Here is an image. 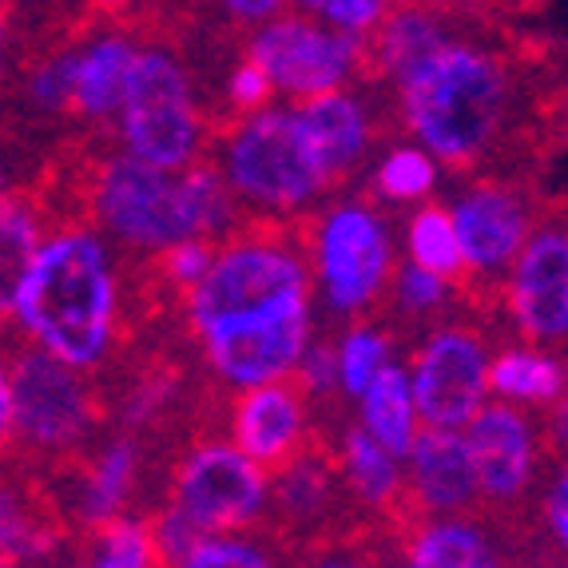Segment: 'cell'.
I'll use <instances>...</instances> for the list:
<instances>
[{"label":"cell","mask_w":568,"mask_h":568,"mask_svg":"<svg viewBox=\"0 0 568 568\" xmlns=\"http://www.w3.org/2000/svg\"><path fill=\"white\" fill-rule=\"evenodd\" d=\"M12 311L24 334L60 362L100 366L115 326V278L104 243L84 231L40 243L12 291Z\"/></svg>","instance_id":"6da1fadb"},{"label":"cell","mask_w":568,"mask_h":568,"mask_svg":"<svg viewBox=\"0 0 568 568\" xmlns=\"http://www.w3.org/2000/svg\"><path fill=\"white\" fill-rule=\"evenodd\" d=\"M92 203L120 243L143 251L215 235L231 223L227 180L211 168H155L132 152L100 168Z\"/></svg>","instance_id":"7a4b0ae2"},{"label":"cell","mask_w":568,"mask_h":568,"mask_svg":"<svg viewBox=\"0 0 568 568\" xmlns=\"http://www.w3.org/2000/svg\"><path fill=\"white\" fill-rule=\"evenodd\" d=\"M402 84L406 123L429 155L465 163L481 155L505 112L501 64L469 44H442L417 60Z\"/></svg>","instance_id":"3957f363"},{"label":"cell","mask_w":568,"mask_h":568,"mask_svg":"<svg viewBox=\"0 0 568 568\" xmlns=\"http://www.w3.org/2000/svg\"><path fill=\"white\" fill-rule=\"evenodd\" d=\"M223 180L243 200L278 211L303 207L331 183L298 115L271 108H255V115L227 135Z\"/></svg>","instance_id":"277c9868"},{"label":"cell","mask_w":568,"mask_h":568,"mask_svg":"<svg viewBox=\"0 0 568 568\" xmlns=\"http://www.w3.org/2000/svg\"><path fill=\"white\" fill-rule=\"evenodd\" d=\"M120 128L128 152L155 168H187L200 152V115L191 84L168 52H135L128 92L120 104Z\"/></svg>","instance_id":"5b68a950"},{"label":"cell","mask_w":568,"mask_h":568,"mask_svg":"<svg viewBox=\"0 0 568 568\" xmlns=\"http://www.w3.org/2000/svg\"><path fill=\"white\" fill-rule=\"evenodd\" d=\"M311 275L298 255L278 243H235L223 255H211L203 278L191 286V323L207 331L227 318L275 311L294 298H306Z\"/></svg>","instance_id":"8992f818"},{"label":"cell","mask_w":568,"mask_h":568,"mask_svg":"<svg viewBox=\"0 0 568 568\" xmlns=\"http://www.w3.org/2000/svg\"><path fill=\"white\" fill-rule=\"evenodd\" d=\"M12 386V442L44 454H64L80 446L92 429V394L77 366L60 362L57 354L17 351L9 362Z\"/></svg>","instance_id":"52a82bcc"},{"label":"cell","mask_w":568,"mask_h":568,"mask_svg":"<svg viewBox=\"0 0 568 568\" xmlns=\"http://www.w3.org/2000/svg\"><path fill=\"white\" fill-rule=\"evenodd\" d=\"M207 342L211 366L219 378L231 386H263V382H283L291 369H298V358L311 338V306L306 298H294L275 311L243 314L227 318L207 331H200Z\"/></svg>","instance_id":"ba28073f"},{"label":"cell","mask_w":568,"mask_h":568,"mask_svg":"<svg viewBox=\"0 0 568 568\" xmlns=\"http://www.w3.org/2000/svg\"><path fill=\"white\" fill-rule=\"evenodd\" d=\"M246 60H255L278 92L306 100V95L346 84V77L358 64V44H354V32H342L334 24L283 17L251 37Z\"/></svg>","instance_id":"9c48e42d"},{"label":"cell","mask_w":568,"mask_h":568,"mask_svg":"<svg viewBox=\"0 0 568 568\" xmlns=\"http://www.w3.org/2000/svg\"><path fill=\"white\" fill-rule=\"evenodd\" d=\"M266 505V474L239 446L211 442L183 462L175 481V509L203 532H235L255 521Z\"/></svg>","instance_id":"30bf717a"},{"label":"cell","mask_w":568,"mask_h":568,"mask_svg":"<svg viewBox=\"0 0 568 568\" xmlns=\"http://www.w3.org/2000/svg\"><path fill=\"white\" fill-rule=\"evenodd\" d=\"M386 223L366 207H338L318 227V283L331 311L354 314L378 298L389 278Z\"/></svg>","instance_id":"8fae6325"},{"label":"cell","mask_w":568,"mask_h":568,"mask_svg":"<svg viewBox=\"0 0 568 568\" xmlns=\"http://www.w3.org/2000/svg\"><path fill=\"white\" fill-rule=\"evenodd\" d=\"M409 386H414L417 417L426 426L465 429V422L485 406L489 394V354L474 334H437L417 354Z\"/></svg>","instance_id":"7c38bea8"},{"label":"cell","mask_w":568,"mask_h":568,"mask_svg":"<svg viewBox=\"0 0 568 568\" xmlns=\"http://www.w3.org/2000/svg\"><path fill=\"white\" fill-rule=\"evenodd\" d=\"M509 306L525 338H532V342L568 338V235L565 231H540V235L525 239L521 255L513 258Z\"/></svg>","instance_id":"4fadbf2b"},{"label":"cell","mask_w":568,"mask_h":568,"mask_svg":"<svg viewBox=\"0 0 568 568\" xmlns=\"http://www.w3.org/2000/svg\"><path fill=\"white\" fill-rule=\"evenodd\" d=\"M465 446L474 457L477 493L493 501H513L529 485L532 469V429L521 409L505 406H481L465 422Z\"/></svg>","instance_id":"5bb4252c"},{"label":"cell","mask_w":568,"mask_h":568,"mask_svg":"<svg viewBox=\"0 0 568 568\" xmlns=\"http://www.w3.org/2000/svg\"><path fill=\"white\" fill-rule=\"evenodd\" d=\"M449 219H454L465 266L485 271V275L509 266L529 239V215H525L521 200L501 187H477L462 195Z\"/></svg>","instance_id":"9a60e30c"},{"label":"cell","mask_w":568,"mask_h":568,"mask_svg":"<svg viewBox=\"0 0 568 568\" xmlns=\"http://www.w3.org/2000/svg\"><path fill=\"white\" fill-rule=\"evenodd\" d=\"M303 398L283 382L246 386L235 406V446L258 465H283L303 442Z\"/></svg>","instance_id":"2e32d148"},{"label":"cell","mask_w":568,"mask_h":568,"mask_svg":"<svg viewBox=\"0 0 568 568\" xmlns=\"http://www.w3.org/2000/svg\"><path fill=\"white\" fill-rule=\"evenodd\" d=\"M409 481L422 505L437 513L462 509L477 497V474L474 457L465 446L462 429L426 426L417 429L414 446H409Z\"/></svg>","instance_id":"e0dca14e"},{"label":"cell","mask_w":568,"mask_h":568,"mask_svg":"<svg viewBox=\"0 0 568 568\" xmlns=\"http://www.w3.org/2000/svg\"><path fill=\"white\" fill-rule=\"evenodd\" d=\"M294 115L303 123V132L311 140L318 163H323L326 180L346 175L362 160V152H366L369 143V123L354 95H346L342 88L306 95V104Z\"/></svg>","instance_id":"ac0fdd59"},{"label":"cell","mask_w":568,"mask_h":568,"mask_svg":"<svg viewBox=\"0 0 568 568\" xmlns=\"http://www.w3.org/2000/svg\"><path fill=\"white\" fill-rule=\"evenodd\" d=\"M135 64V48L123 37H100L92 48L77 52V72H72V112L104 120L120 112L128 77Z\"/></svg>","instance_id":"d6986e66"},{"label":"cell","mask_w":568,"mask_h":568,"mask_svg":"<svg viewBox=\"0 0 568 568\" xmlns=\"http://www.w3.org/2000/svg\"><path fill=\"white\" fill-rule=\"evenodd\" d=\"M362 417H366V429L378 437L389 454L406 457L409 446L417 437V402L414 386H409V374L394 362L382 366V374L362 389Z\"/></svg>","instance_id":"ffe728a7"},{"label":"cell","mask_w":568,"mask_h":568,"mask_svg":"<svg viewBox=\"0 0 568 568\" xmlns=\"http://www.w3.org/2000/svg\"><path fill=\"white\" fill-rule=\"evenodd\" d=\"M489 389L501 394L505 402L545 406V402L560 398V389H565V366H560L557 358H549V354L513 346V351L497 354V358L489 362Z\"/></svg>","instance_id":"44dd1931"},{"label":"cell","mask_w":568,"mask_h":568,"mask_svg":"<svg viewBox=\"0 0 568 568\" xmlns=\"http://www.w3.org/2000/svg\"><path fill=\"white\" fill-rule=\"evenodd\" d=\"M342 462H346V481H351V489L358 493L366 505H386L398 497V485H402L398 454H389L366 426L346 434V442H342Z\"/></svg>","instance_id":"7402d4cb"},{"label":"cell","mask_w":568,"mask_h":568,"mask_svg":"<svg viewBox=\"0 0 568 568\" xmlns=\"http://www.w3.org/2000/svg\"><path fill=\"white\" fill-rule=\"evenodd\" d=\"M135 481V442H112L104 449V457L95 462V469L88 474V481L80 485V521L92 529L95 521L115 517L120 505L128 501Z\"/></svg>","instance_id":"603a6c76"},{"label":"cell","mask_w":568,"mask_h":568,"mask_svg":"<svg viewBox=\"0 0 568 568\" xmlns=\"http://www.w3.org/2000/svg\"><path fill=\"white\" fill-rule=\"evenodd\" d=\"M409 565L417 568H485L493 565L489 540L462 521L429 525L409 540Z\"/></svg>","instance_id":"cb8c5ba5"},{"label":"cell","mask_w":568,"mask_h":568,"mask_svg":"<svg viewBox=\"0 0 568 568\" xmlns=\"http://www.w3.org/2000/svg\"><path fill=\"white\" fill-rule=\"evenodd\" d=\"M446 44V32L437 29V20L426 17V12H394V17L386 20V29H382L378 37V60L386 72H394V77H406L409 68L417 64V60H426L434 48Z\"/></svg>","instance_id":"d4e9b609"},{"label":"cell","mask_w":568,"mask_h":568,"mask_svg":"<svg viewBox=\"0 0 568 568\" xmlns=\"http://www.w3.org/2000/svg\"><path fill=\"white\" fill-rule=\"evenodd\" d=\"M409 263L426 266V271H434V275L442 278H454L462 275V246H457V231H454V219H449V211L442 207H426L417 211L414 219H409Z\"/></svg>","instance_id":"484cf974"},{"label":"cell","mask_w":568,"mask_h":568,"mask_svg":"<svg viewBox=\"0 0 568 568\" xmlns=\"http://www.w3.org/2000/svg\"><path fill=\"white\" fill-rule=\"evenodd\" d=\"M92 565L104 568H143L160 565L155 557V537L148 525L132 521V517H104L92 525Z\"/></svg>","instance_id":"4316f807"},{"label":"cell","mask_w":568,"mask_h":568,"mask_svg":"<svg viewBox=\"0 0 568 568\" xmlns=\"http://www.w3.org/2000/svg\"><path fill=\"white\" fill-rule=\"evenodd\" d=\"M37 219L29 215V207L9 203L0 211V303L4 306H12V291H17L29 258L37 255Z\"/></svg>","instance_id":"83f0119b"},{"label":"cell","mask_w":568,"mask_h":568,"mask_svg":"<svg viewBox=\"0 0 568 568\" xmlns=\"http://www.w3.org/2000/svg\"><path fill=\"white\" fill-rule=\"evenodd\" d=\"M437 183V163L426 148H398L389 152L378 168V191L386 200H426Z\"/></svg>","instance_id":"f1b7e54d"},{"label":"cell","mask_w":568,"mask_h":568,"mask_svg":"<svg viewBox=\"0 0 568 568\" xmlns=\"http://www.w3.org/2000/svg\"><path fill=\"white\" fill-rule=\"evenodd\" d=\"M386 362H389V346L382 334L351 331L338 346V386L346 389L351 398H362V389L378 378Z\"/></svg>","instance_id":"f546056e"},{"label":"cell","mask_w":568,"mask_h":568,"mask_svg":"<svg viewBox=\"0 0 568 568\" xmlns=\"http://www.w3.org/2000/svg\"><path fill=\"white\" fill-rule=\"evenodd\" d=\"M187 568H263L266 552L235 532H203L183 557Z\"/></svg>","instance_id":"4dcf8cb0"},{"label":"cell","mask_w":568,"mask_h":568,"mask_svg":"<svg viewBox=\"0 0 568 568\" xmlns=\"http://www.w3.org/2000/svg\"><path fill=\"white\" fill-rule=\"evenodd\" d=\"M331 493V474L323 462H298L278 477V505L294 517H314Z\"/></svg>","instance_id":"1f68e13d"},{"label":"cell","mask_w":568,"mask_h":568,"mask_svg":"<svg viewBox=\"0 0 568 568\" xmlns=\"http://www.w3.org/2000/svg\"><path fill=\"white\" fill-rule=\"evenodd\" d=\"M449 278L434 275V271H426V266L409 263L406 271H402L398 278V298L402 306H406L409 314H426V311H437V306L446 303L449 294Z\"/></svg>","instance_id":"d6a6232c"},{"label":"cell","mask_w":568,"mask_h":568,"mask_svg":"<svg viewBox=\"0 0 568 568\" xmlns=\"http://www.w3.org/2000/svg\"><path fill=\"white\" fill-rule=\"evenodd\" d=\"M207 266H211V251L203 239H183V243L163 246V275L175 286H183V291H191V286L200 283Z\"/></svg>","instance_id":"836d02e7"},{"label":"cell","mask_w":568,"mask_h":568,"mask_svg":"<svg viewBox=\"0 0 568 568\" xmlns=\"http://www.w3.org/2000/svg\"><path fill=\"white\" fill-rule=\"evenodd\" d=\"M72 72H77V57H57L52 64H44L32 80V100L48 112L72 108Z\"/></svg>","instance_id":"e575fe53"},{"label":"cell","mask_w":568,"mask_h":568,"mask_svg":"<svg viewBox=\"0 0 568 568\" xmlns=\"http://www.w3.org/2000/svg\"><path fill=\"white\" fill-rule=\"evenodd\" d=\"M386 9H389V0H326L318 12L326 17V24H334V29L354 32V37H358V32L382 24Z\"/></svg>","instance_id":"d590c367"},{"label":"cell","mask_w":568,"mask_h":568,"mask_svg":"<svg viewBox=\"0 0 568 568\" xmlns=\"http://www.w3.org/2000/svg\"><path fill=\"white\" fill-rule=\"evenodd\" d=\"M275 92V84H271V77H266L263 68L255 64V60H243V64L231 72V84H227V95L235 108H263L266 95Z\"/></svg>","instance_id":"8d00e7d4"},{"label":"cell","mask_w":568,"mask_h":568,"mask_svg":"<svg viewBox=\"0 0 568 568\" xmlns=\"http://www.w3.org/2000/svg\"><path fill=\"white\" fill-rule=\"evenodd\" d=\"M298 369H303L306 389H314V394H326V389L338 382V351H331V346H314V351H303V358H298Z\"/></svg>","instance_id":"74e56055"},{"label":"cell","mask_w":568,"mask_h":568,"mask_svg":"<svg viewBox=\"0 0 568 568\" xmlns=\"http://www.w3.org/2000/svg\"><path fill=\"white\" fill-rule=\"evenodd\" d=\"M549 525H552V532H557L560 549L568 552V469L557 477V485H552V493H549Z\"/></svg>","instance_id":"f35d334b"},{"label":"cell","mask_w":568,"mask_h":568,"mask_svg":"<svg viewBox=\"0 0 568 568\" xmlns=\"http://www.w3.org/2000/svg\"><path fill=\"white\" fill-rule=\"evenodd\" d=\"M223 9L239 20H271L283 9V0H223Z\"/></svg>","instance_id":"ab89813d"},{"label":"cell","mask_w":568,"mask_h":568,"mask_svg":"<svg viewBox=\"0 0 568 568\" xmlns=\"http://www.w3.org/2000/svg\"><path fill=\"white\" fill-rule=\"evenodd\" d=\"M12 446V386L9 366H0V454Z\"/></svg>","instance_id":"60d3db41"},{"label":"cell","mask_w":568,"mask_h":568,"mask_svg":"<svg viewBox=\"0 0 568 568\" xmlns=\"http://www.w3.org/2000/svg\"><path fill=\"white\" fill-rule=\"evenodd\" d=\"M549 434H552V446L560 449V454L568 457V398L557 406V414H552V426H549Z\"/></svg>","instance_id":"b9f144b4"},{"label":"cell","mask_w":568,"mask_h":568,"mask_svg":"<svg viewBox=\"0 0 568 568\" xmlns=\"http://www.w3.org/2000/svg\"><path fill=\"white\" fill-rule=\"evenodd\" d=\"M95 9H104V12H120L123 4H132V0H92Z\"/></svg>","instance_id":"7bdbcfd3"},{"label":"cell","mask_w":568,"mask_h":568,"mask_svg":"<svg viewBox=\"0 0 568 568\" xmlns=\"http://www.w3.org/2000/svg\"><path fill=\"white\" fill-rule=\"evenodd\" d=\"M9 187H4V175H0V211H4V207H9Z\"/></svg>","instance_id":"ee69618b"},{"label":"cell","mask_w":568,"mask_h":568,"mask_svg":"<svg viewBox=\"0 0 568 568\" xmlns=\"http://www.w3.org/2000/svg\"><path fill=\"white\" fill-rule=\"evenodd\" d=\"M303 4H311V9H323L326 0H303Z\"/></svg>","instance_id":"f6af8a7d"},{"label":"cell","mask_w":568,"mask_h":568,"mask_svg":"<svg viewBox=\"0 0 568 568\" xmlns=\"http://www.w3.org/2000/svg\"><path fill=\"white\" fill-rule=\"evenodd\" d=\"M0 314H4V303H0Z\"/></svg>","instance_id":"bcb514c9"}]
</instances>
